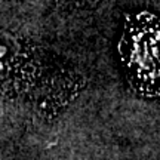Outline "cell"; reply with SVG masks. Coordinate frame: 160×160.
<instances>
[{"mask_svg":"<svg viewBox=\"0 0 160 160\" xmlns=\"http://www.w3.org/2000/svg\"><path fill=\"white\" fill-rule=\"evenodd\" d=\"M126 79L147 98H160V17L142 11L128 15L119 42Z\"/></svg>","mask_w":160,"mask_h":160,"instance_id":"1","label":"cell"}]
</instances>
